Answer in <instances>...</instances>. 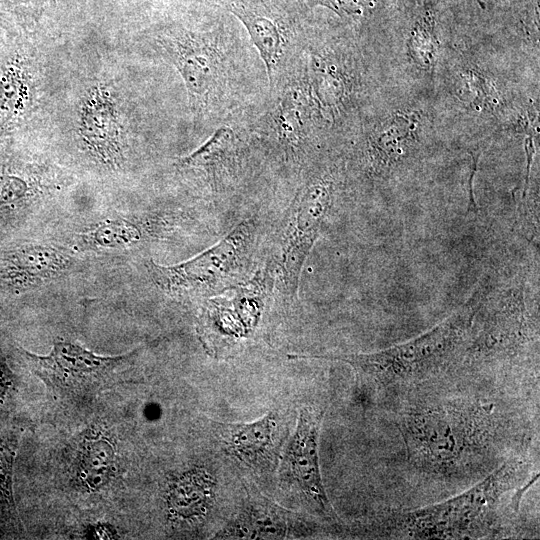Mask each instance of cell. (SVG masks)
<instances>
[{"instance_id": "1", "label": "cell", "mask_w": 540, "mask_h": 540, "mask_svg": "<svg viewBox=\"0 0 540 540\" xmlns=\"http://www.w3.org/2000/svg\"><path fill=\"white\" fill-rule=\"evenodd\" d=\"M147 37L152 50L179 73L198 123L227 122L267 95L259 97L256 56L225 25L194 28L167 23L150 30Z\"/></svg>"}, {"instance_id": "2", "label": "cell", "mask_w": 540, "mask_h": 540, "mask_svg": "<svg viewBox=\"0 0 540 540\" xmlns=\"http://www.w3.org/2000/svg\"><path fill=\"white\" fill-rule=\"evenodd\" d=\"M122 82L108 71L76 79L60 117L76 151L108 173L126 170L139 126L132 96Z\"/></svg>"}, {"instance_id": "3", "label": "cell", "mask_w": 540, "mask_h": 540, "mask_svg": "<svg viewBox=\"0 0 540 540\" xmlns=\"http://www.w3.org/2000/svg\"><path fill=\"white\" fill-rule=\"evenodd\" d=\"M482 296V290H479L429 331L380 351L342 355L293 354L288 358L343 362L364 380L382 387L415 381L448 364L464 347L481 306Z\"/></svg>"}, {"instance_id": "4", "label": "cell", "mask_w": 540, "mask_h": 540, "mask_svg": "<svg viewBox=\"0 0 540 540\" xmlns=\"http://www.w3.org/2000/svg\"><path fill=\"white\" fill-rule=\"evenodd\" d=\"M44 100L49 97L43 51L28 30L9 25L0 67V153L24 146L42 126Z\"/></svg>"}, {"instance_id": "5", "label": "cell", "mask_w": 540, "mask_h": 540, "mask_svg": "<svg viewBox=\"0 0 540 540\" xmlns=\"http://www.w3.org/2000/svg\"><path fill=\"white\" fill-rule=\"evenodd\" d=\"M259 236L257 217L245 219L197 256L170 266L151 261L154 282L171 296H210L245 281Z\"/></svg>"}, {"instance_id": "6", "label": "cell", "mask_w": 540, "mask_h": 540, "mask_svg": "<svg viewBox=\"0 0 540 540\" xmlns=\"http://www.w3.org/2000/svg\"><path fill=\"white\" fill-rule=\"evenodd\" d=\"M513 468L503 465L469 490L441 503L403 511L388 519L389 529L408 538H465L488 526L509 490Z\"/></svg>"}, {"instance_id": "7", "label": "cell", "mask_w": 540, "mask_h": 540, "mask_svg": "<svg viewBox=\"0 0 540 540\" xmlns=\"http://www.w3.org/2000/svg\"><path fill=\"white\" fill-rule=\"evenodd\" d=\"M333 196V179L312 175L301 184L286 211L270 262L285 295L296 296L302 267L328 216Z\"/></svg>"}, {"instance_id": "8", "label": "cell", "mask_w": 540, "mask_h": 540, "mask_svg": "<svg viewBox=\"0 0 540 540\" xmlns=\"http://www.w3.org/2000/svg\"><path fill=\"white\" fill-rule=\"evenodd\" d=\"M228 9L245 27L264 64L268 88L301 61L306 44L296 20L267 0H231Z\"/></svg>"}, {"instance_id": "9", "label": "cell", "mask_w": 540, "mask_h": 540, "mask_svg": "<svg viewBox=\"0 0 540 540\" xmlns=\"http://www.w3.org/2000/svg\"><path fill=\"white\" fill-rule=\"evenodd\" d=\"M17 353L54 392L66 396H78L102 389L109 383L116 369L132 356V353L100 356L66 341H56L52 351L44 356L23 348H17Z\"/></svg>"}, {"instance_id": "10", "label": "cell", "mask_w": 540, "mask_h": 540, "mask_svg": "<svg viewBox=\"0 0 540 540\" xmlns=\"http://www.w3.org/2000/svg\"><path fill=\"white\" fill-rule=\"evenodd\" d=\"M275 277L270 269L232 286L204 304L199 332L206 346L246 337L258 323Z\"/></svg>"}, {"instance_id": "11", "label": "cell", "mask_w": 540, "mask_h": 540, "mask_svg": "<svg viewBox=\"0 0 540 540\" xmlns=\"http://www.w3.org/2000/svg\"><path fill=\"white\" fill-rule=\"evenodd\" d=\"M323 412L301 408L296 429L278 469L281 485L328 520L337 515L327 497L319 464L318 438Z\"/></svg>"}, {"instance_id": "12", "label": "cell", "mask_w": 540, "mask_h": 540, "mask_svg": "<svg viewBox=\"0 0 540 540\" xmlns=\"http://www.w3.org/2000/svg\"><path fill=\"white\" fill-rule=\"evenodd\" d=\"M5 236L0 241V298L24 296L74 265L67 249L22 239L6 241Z\"/></svg>"}, {"instance_id": "13", "label": "cell", "mask_w": 540, "mask_h": 540, "mask_svg": "<svg viewBox=\"0 0 540 540\" xmlns=\"http://www.w3.org/2000/svg\"><path fill=\"white\" fill-rule=\"evenodd\" d=\"M245 132L223 124L192 153L179 158L175 167L180 172L192 173L213 190H220L240 174L245 154Z\"/></svg>"}, {"instance_id": "14", "label": "cell", "mask_w": 540, "mask_h": 540, "mask_svg": "<svg viewBox=\"0 0 540 540\" xmlns=\"http://www.w3.org/2000/svg\"><path fill=\"white\" fill-rule=\"evenodd\" d=\"M408 453L415 461L440 465L457 460L464 451L465 426L447 413H414L403 421Z\"/></svg>"}, {"instance_id": "15", "label": "cell", "mask_w": 540, "mask_h": 540, "mask_svg": "<svg viewBox=\"0 0 540 540\" xmlns=\"http://www.w3.org/2000/svg\"><path fill=\"white\" fill-rule=\"evenodd\" d=\"M309 525L300 515L288 511L258 493H249L236 518L217 538H296L308 534Z\"/></svg>"}, {"instance_id": "16", "label": "cell", "mask_w": 540, "mask_h": 540, "mask_svg": "<svg viewBox=\"0 0 540 540\" xmlns=\"http://www.w3.org/2000/svg\"><path fill=\"white\" fill-rule=\"evenodd\" d=\"M35 170L23 149L0 154V231L16 226L39 192Z\"/></svg>"}, {"instance_id": "17", "label": "cell", "mask_w": 540, "mask_h": 540, "mask_svg": "<svg viewBox=\"0 0 540 540\" xmlns=\"http://www.w3.org/2000/svg\"><path fill=\"white\" fill-rule=\"evenodd\" d=\"M277 420L275 412H268L251 423L224 425L227 453L253 469H272L277 462Z\"/></svg>"}, {"instance_id": "18", "label": "cell", "mask_w": 540, "mask_h": 540, "mask_svg": "<svg viewBox=\"0 0 540 540\" xmlns=\"http://www.w3.org/2000/svg\"><path fill=\"white\" fill-rule=\"evenodd\" d=\"M215 484V478L205 469L183 474L170 487L168 504L171 513L182 519H200L211 506Z\"/></svg>"}, {"instance_id": "19", "label": "cell", "mask_w": 540, "mask_h": 540, "mask_svg": "<svg viewBox=\"0 0 540 540\" xmlns=\"http://www.w3.org/2000/svg\"><path fill=\"white\" fill-rule=\"evenodd\" d=\"M147 227L128 217H107L77 234L76 245L82 250H117L134 246L146 236Z\"/></svg>"}, {"instance_id": "20", "label": "cell", "mask_w": 540, "mask_h": 540, "mask_svg": "<svg viewBox=\"0 0 540 540\" xmlns=\"http://www.w3.org/2000/svg\"><path fill=\"white\" fill-rule=\"evenodd\" d=\"M114 463V450L105 439L90 438L83 442L80 468L81 477L91 487L104 484Z\"/></svg>"}, {"instance_id": "21", "label": "cell", "mask_w": 540, "mask_h": 540, "mask_svg": "<svg viewBox=\"0 0 540 540\" xmlns=\"http://www.w3.org/2000/svg\"><path fill=\"white\" fill-rule=\"evenodd\" d=\"M45 0H0V17L5 22L26 29L29 18Z\"/></svg>"}, {"instance_id": "22", "label": "cell", "mask_w": 540, "mask_h": 540, "mask_svg": "<svg viewBox=\"0 0 540 540\" xmlns=\"http://www.w3.org/2000/svg\"><path fill=\"white\" fill-rule=\"evenodd\" d=\"M375 0H304L310 6H324L341 17L360 15L364 8L373 5Z\"/></svg>"}, {"instance_id": "23", "label": "cell", "mask_w": 540, "mask_h": 540, "mask_svg": "<svg viewBox=\"0 0 540 540\" xmlns=\"http://www.w3.org/2000/svg\"><path fill=\"white\" fill-rule=\"evenodd\" d=\"M9 41V25L4 20L0 21V67L4 61Z\"/></svg>"}, {"instance_id": "24", "label": "cell", "mask_w": 540, "mask_h": 540, "mask_svg": "<svg viewBox=\"0 0 540 540\" xmlns=\"http://www.w3.org/2000/svg\"><path fill=\"white\" fill-rule=\"evenodd\" d=\"M5 235H6V233L0 231V241H1V239H2Z\"/></svg>"}, {"instance_id": "25", "label": "cell", "mask_w": 540, "mask_h": 540, "mask_svg": "<svg viewBox=\"0 0 540 540\" xmlns=\"http://www.w3.org/2000/svg\"><path fill=\"white\" fill-rule=\"evenodd\" d=\"M186 1H201V0H186Z\"/></svg>"}, {"instance_id": "26", "label": "cell", "mask_w": 540, "mask_h": 540, "mask_svg": "<svg viewBox=\"0 0 540 540\" xmlns=\"http://www.w3.org/2000/svg\"><path fill=\"white\" fill-rule=\"evenodd\" d=\"M1 20H2V19H1V17H0V21H1Z\"/></svg>"}]
</instances>
